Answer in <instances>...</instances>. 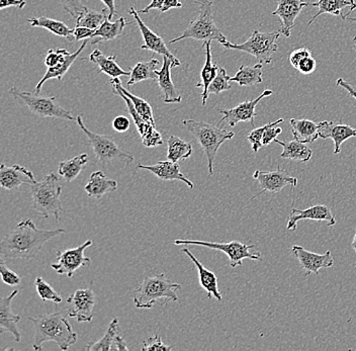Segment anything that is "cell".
Here are the masks:
<instances>
[{"mask_svg":"<svg viewBox=\"0 0 356 351\" xmlns=\"http://www.w3.org/2000/svg\"><path fill=\"white\" fill-rule=\"evenodd\" d=\"M64 229L44 230L38 228L33 220L26 219L17 224L0 243V254L8 259L32 261L49 240L64 234Z\"/></svg>","mask_w":356,"mask_h":351,"instance_id":"cell-1","label":"cell"},{"mask_svg":"<svg viewBox=\"0 0 356 351\" xmlns=\"http://www.w3.org/2000/svg\"><path fill=\"white\" fill-rule=\"evenodd\" d=\"M28 320L32 322L35 328L33 343L35 350H43L44 342L54 341L60 350L66 351L77 342V333L73 331L72 326L61 311L38 317H29Z\"/></svg>","mask_w":356,"mask_h":351,"instance_id":"cell-2","label":"cell"},{"mask_svg":"<svg viewBox=\"0 0 356 351\" xmlns=\"http://www.w3.org/2000/svg\"><path fill=\"white\" fill-rule=\"evenodd\" d=\"M29 188L32 193L33 211L44 219L54 217L58 223L63 210L60 199L63 186L60 184L57 174L49 173L41 181H37Z\"/></svg>","mask_w":356,"mask_h":351,"instance_id":"cell-3","label":"cell"},{"mask_svg":"<svg viewBox=\"0 0 356 351\" xmlns=\"http://www.w3.org/2000/svg\"><path fill=\"white\" fill-rule=\"evenodd\" d=\"M181 284L173 283L164 273L155 277H146L143 283L134 292V304L136 308L150 310L157 302L165 305L168 302L178 301V291Z\"/></svg>","mask_w":356,"mask_h":351,"instance_id":"cell-4","label":"cell"},{"mask_svg":"<svg viewBox=\"0 0 356 351\" xmlns=\"http://www.w3.org/2000/svg\"><path fill=\"white\" fill-rule=\"evenodd\" d=\"M182 124L199 142L200 147L204 149L208 158L209 174L213 175V162L218 151L225 142L233 139L235 133L225 130L219 124L211 125V124L195 121V120H184Z\"/></svg>","mask_w":356,"mask_h":351,"instance_id":"cell-5","label":"cell"},{"mask_svg":"<svg viewBox=\"0 0 356 351\" xmlns=\"http://www.w3.org/2000/svg\"><path fill=\"white\" fill-rule=\"evenodd\" d=\"M195 3L200 6L199 15L197 19H193L182 35L171 40L169 44L177 43L184 39L197 40L202 43L217 41L221 45L226 43L228 40L215 23L213 1L211 0H200V1L195 0Z\"/></svg>","mask_w":356,"mask_h":351,"instance_id":"cell-6","label":"cell"},{"mask_svg":"<svg viewBox=\"0 0 356 351\" xmlns=\"http://www.w3.org/2000/svg\"><path fill=\"white\" fill-rule=\"evenodd\" d=\"M76 122L78 126L88 138L89 145L92 148L93 153L100 163L104 164V166L113 163H122L124 165L132 163L134 161L132 153L122 150L113 137L91 132L86 128L82 115H77Z\"/></svg>","mask_w":356,"mask_h":351,"instance_id":"cell-7","label":"cell"},{"mask_svg":"<svg viewBox=\"0 0 356 351\" xmlns=\"http://www.w3.org/2000/svg\"><path fill=\"white\" fill-rule=\"evenodd\" d=\"M280 32L264 33L253 30L250 38L243 44H233L227 41L222 44L229 50L241 51L247 54L252 55L259 63L267 65L273 62V56L277 52V40Z\"/></svg>","mask_w":356,"mask_h":351,"instance_id":"cell-8","label":"cell"},{"mask_svg":"<svg viewBox=\"0 0 356 351\" xmlns=\"http://www.w3.org/2000/svg\"><path fill=\"white\" fill-rule=\"evenodd\" d=\"M10 93L17 101L28 106L29 110L41 117H53L72 121L73 115L70 111L62 108L56 101L57 97H42L29 91H21L17 88H11Z\"/></svg>","mask_w":356,"mask_h":351,"instance_id":"cell-9","label":"cell"},{"mask_svg":"<svg viewBox=\"0 0 356 351\" xmlns=\"http://www.w3.org/2000/svg\"><path fill=\"white\" fill-rule=\"evenodd\" d=\"M175 245H197L202 247L211 248L224 252L229 257V262L232 268L241 266L244 259L251 261H261L259 252H251L254 248L253 244H245L239 241L227 242V243H218V242L199 241V240L177 239L175 241Z\"/></svg>","mask_w":356,"mask_h":351,"instance_id":"cell-10","label":"cell"},{"mask_svg":"<svg viewBox=\"0 0 356 351\" xmlns=\"http://www.w3.org/2000/svg\"><path fill=\"white\" fill-rule=\"evenodd\" d=\"M110 83L111 84V88H113V93H115V95H119V97H122L124 102H126L127 110H128V113H130L131 117H132L134 124H135L136 129H137L138 133H139L140 137H141L142 143H143L145 147L154 148L157 147V146L163 145V138H162L161 134L156 130V126L148 123V122L137 112L132 101L120 90L115 79H111Z\"/></svg>","mask_w":356,"mask_h":351,"instance_id":"cell-11","label":"cell"},{"mask_svg":"<svg viewBox=\"0 0 356 351\" xmlns=\"http://www.w3.org/2000/svg\"><path fill=\"white\" fill-rule=\"evenodd\" d=\"M92 240H88L86 243L76 248L65 251H58V261L51 264V268L59 275H65L68 279L74 275L78 268L90 266L91 259L84 255V251L92 245Z\"/></svg>","mask_w":356,"mask_h":351,"instance_id":"cell-12","label":"cell"},{"mask_svg":"<svg viewBox=\"0 0 356 351\" xmlns=\"http://www.w3.org/2000/svg\"><path fill=\"white\" fill-rule=\"evenodd\" d=\"M95 305L97 295L91 288L77 290L67 300L69 317L75 318L79 323L92 321Z\"/></svg>","mask_w":356,"mask_h":351,"instance_id":"cell-13","label":"cell"},{"mask_svg":"<svg viewBox=\"0 0 356 351\" xmlns=\"http://www.w3.org/2000/svg\"><path fill=\"white\" fill-rule=\"evenodd\" d=\"M129 13H130L134 17V19H135L136 24H138V28H139L140 32H141L142 38H143L144 44L141 46L142 50L152 51V52L156 53V54L170 58L173 62V68L180 66L181 63H180L179 60L167 48L164 40L162 39L160 35L153 32L148 26H146L143 19L140 17V13H138V10H135L134 6H131V8H129Z\"/></svg>","mask_w":356,"mask_h":351,"instance_id":"cell-14","label":"cell"},{"mask_svg":"<svg viewBox=\"0 0 356 351\" xmlns=\"http://www.w3.org/2000/svg\"><path fill=\"white\" fill-rule=\"evenodd\" d=\"M253 179L258 181L260 188L262 190L253 199H256L258 195L266 192L277 193L282 192V188L286 186H291L293 188L298 186V179L291 177L288 171L282 170L280 166H278L275 170H256L253 174Z\"/></svg>","mask_w":356,"mask_h":351,"instance_id":"cell-15","label":"cell"},{"mask_svg":"<svg viewBox=\"0 0 356 351\" xmlns=\"http://www.w3.org/2000/svg\"><path fill=\"white\" fill-rule=\"evenodd\" d=\"M273 93V90H266L257 99H253V101L241 102L235 108H229V110H220L219 113L224 115V117L218 124L222 125L224 122H227L229 126H235L237 124L241 123V122H249V123L254 125L256 106L259 104L260 101L266 99V97H271Z\"/></svg>","mask_w":356,"mask_h":351,"instance_id":"cell-16","label":"cell"},{"mask_svg":"<svg viewBox=\"0 0 356 351\" xmlns=\"http://www.w3.org/2000/svg\"><path fill=\"white\" fill-rule=\"evenodd\" d=\"M291 255L299 261L300 268L306 275L312 273L318 275L322 268H330L334 266L331 251H327L324 254H318L305 250L302 246L293 245L291 247Z\"/></svg>","mask_w":356,"mask_h":351,"instance_id":"cell-17","label":"cell"},{"mask_svg":"<svg viewBox=\"0 0 356 351\" xmlns=\"http://www.w3.org/2000/svg\"><path fill=\"white\" fill-rule=\"evenodd\" d=\"M311 4L310 2L302 0H277V8L273 15H277L282 21L280 34L289 38L291 31L295 28L296 19L299 17L302 8Z\"/></svg>","mask_w":356,"mask_h":351,"instance_id":"cell-18","label":"cell"},{"mask_svg":"<svg viewBox=\"0 0 356 351\" xmlns=\"http://www.w3.org/2000/svg\"><path fill=\"white\" fill-rule=\"evenodd\" d=\"M300 220H313V221L327 222V226L332 227L336 224V219L332 214V211L326 204H317L311 206L306 210H297L293 208L291 215L288 218V226L289 231L297 230L298 222Z\"/></svg>","mask_w":356,"mask_h":351,"instance_id":"cell-19","label":"cell"},{"mask_svg":"<svg viewBox=\"0 0 356 351\" xmlns=\"http://www.w3.org/2000/svg\"><path fill=\"white\" fill-rule=\"evenodd\" d=\"M35 175L19 164L13 166L2 164L0 168V186L3 190H13L19 188L22 184L30 186L35 183Z\"/></svg>","mask_w":356,"mask_h":351,"instance_id":"cell-20","label":"cell"},{"mask_svg":"<svg viewBox=\"0 0 356 351\" xmlns=\"http://www.w3.org/2000/svg\"><path fill=\"white\" fill-rule=\"evenodd\" d=\"M19 291L15 290L10 295L3 297L0 301V334L4 332L10 333L15 337V341L19 343L22 341L21 331H19V322L21 316L13 314L11 309V302L19 295Z\"/></svg>","mask_w":356,"mask_h":351,"instance_id":"cell-21","label":"cell"},{"mask_svg":"<svg viewBox=\"0 0 356 351\" xmlns=\"http://www.w3.org/2000/svg\"><path fill=\"white\" fill-rule=\"evenodd\" d=\"M319 128V137L321 139L333 140L334 154L341 152V145L346 140L356 137V129L343 124H336L334 122L324 121L318 124Z\"/></svg>","mask_w":356,"mask_h":351,"instance_id":"cell-22","label":"cell"},{"mask_svg":"<svg viewBox=\"0 0 356 351\" xmlns=\"http://www.w3.org/2000/svg\"><path fill=\"white\" fill-rule=\"evenodd\" d=\"M137 168L150 171L151 173L157 177L158 179L164 181H178L184 182L191 190L195 188V184L193 181H189L188 177L180 170L179 164L175 162L167 160V161H159L154 165H143V164H138Z\"/></svg>","mask_w":356,"mask_h":351,"instance_id":"cell-23","label":"cell"},{"mask_svg":"<svg viewBox=\"0 0 356 351\" xmlns=\"http://www.w3.org/2000/svg\"><path fill=\"white\" fill-rule=\"evenodd\" d=\"M162 57H163L162 67L160 70L155 71L158 85L163 95L165 104H179L182 97L171 79V68H173L172 60L167 56Z\"/></svg>","mask_w":356,"mask_h":351,"instance_id":"cell-24","label":"cell"},{"mask_svg":"<svg viewBox=\"0 0 356 351\" xmlns=\"http://www.w3.org/2000/svg\"><path fill=\"white\" fill-rule=\"evenodd\" d=\"M311 4L315 8H318V12L307 24V28H309L319 15H324V13L338 15V17H341L342 19H347L353 10L356 8L355 0H318L317 2H313Z\"/></svg>","mask_w":356,"mask_h":351,"instance_id":"cell-25","label":"cell"},{"mask_svg":"<svg viewBox=\"0 0 356 351\" xmlns=\"http://www.w3.org/2000/svg\"><path fill=\"white\" fill-rule=\"evenodd\" d=\"M182 252L191 259V261L197 266V272H199L200 284L202 288H204L208 295L209 299L215 297L219 302H222V297L219 291V284H218V277L211 270L204 268L202 262L191 252L188 248H182Z\"/></svg>","mask_w":356,"mask_h":351,"instance_id":"cell-26","label":"cell"},{"mask_svg":"<svg viewBox=\"0 0 356 351\" xmlns=\"http://www.w3.org/2000/svg\"><path fill=\"white\" fill-rule=\"evenodd\" d=\"M88 40H84V41L82 42L81 46L78 48L76 52L70 53V54L67 55V56L64 58L59 64L54 66V67L48 68L47 72L44 73L43 79L38 82L37 86L35 88V90H33V93L39 95L40 93H41L42 88H43L44 82L48 81V80H62V79L65 76L66 73L68 72L69 69L72 66V64L74 63L77 57L81 54L82 51H83L84 49H86V47L88 46Z\"/></svg>","mask_w":356,"mask_h":351,"instance_id":"cell-27","label":"cell"},{"mask_svg":"<svg viewBox=\"0 0 356 351\" xmlns=\"http://www.w3.org/2000/svg\"><path fill=\"white\" fill-rule=\"evenodd\" d=\"M88 59L91 63L95 64L99 67V72L104 73L108 75L111 79H120L121 76H130L131 73L124 70L117 63L115 56H104L102 51L95 49L88 58H83V60Z\"/></svg>","mask_w":356,"mask_h":351,"instance_id":"cell-28","label":"cell"},{"mask_svg":"<svg viewBox=\"0 0 356 351\" xmlns=\"http://www.w3.org/2000/svg\"><path fill=\"white\" fill-rule=\"evenodd\" d=\"M118 190V182L106 177L102 171H95L91 173L88 184L84 190L89 197L102 199L106 193H113Z\"/></svg>","mask_w":356,"mask_h":351,"instance_id":"cell-29","label":"cell"},{"mask_svg":"<svg viewBox=\"0 0 356 351\" xmlns=\"http://www.w3.org/2000/svg\"><path fill=\"white\" fill-rule=\"evenodd\" d=\"M128 24L126 17H119L117 21L111 23V19L108 17L102 26L97 30H95L92 38L88 40V43L90 45H95V44L104 43V42L113 41V40L118 39V38L121 37L122 32H124V28Z\"/></svg>","mask_w":356,"mask_h":351,"instance_id":"cell-30","label":"cell"},{"mask_svg":"<svg viewBox=\"0 0 356 351\" xmlns=\"http://www.w3.org/2000/svg\"><path fill=\"white\" fill-rule=\"evenodd\" d=\"M211 43V42H206V43L202 44V47L206 48V63H204L202 72H200V81L195 84V88H204L202 93V106L207 104V101L209 99V88H210L213 80L217 76L218 70H219L217 64L213 62Z\"/></svg>","mask_w":356,"mask_h":351,"instance_id":"cell-31","label":"cell"},{"mask_svg":"<svg viewBox=\"0 0 356 351\" xmlns=\"http://www.w3.org/2000/svg\"><path fill=\"white\" fill-rule=\"evenodd\" d=\"M293 139L302 143H314L319 137L318 124L311 120L291 119L289 121Z\"/></svg>","mask_w":356,"mask_h":351,"instance_id":"cell-32","label":"cell"},{"mask_svg":"<svg viewBox=\"0 0 356 351\" xmlns=\"http://www.w3.org/2000/svg\"><path fill=\"white\" fill-rule=\"evenodd\" d=\"M275 143L280 144L282 147V153L280 157L284 159L295 160L299 162H308L312 158L313 151L302 142L293 140V141L284 142L275 140Z\"/></svg>","mask_w":356,"mask_h":351,"instance_id":"cell-33","label":"cell"},{"mask_svg":"<svg viewBox=\"0 0 356 351\" xmlns=\"http://www.w3.org/2000/svg\"><path fill=\"white\" fill-rule=\"evenodd\" d=\"M28 22L31 26H35V28H44V30H48L52 34L66 38L69 42H73V30L69 28L63 22L57 21V19H50V17H33V19H29Z\"/></svg>","mask_w":356,"mask_h":351,"instance_id":"cell-34","label":"cell"},{"mask_svg":"<svg viewBox=\"0 0 356 351\" xmlns=\"http://www.w3.org/2000/svg\"><path fill=\"white\" fill-rule=\"evenodd\" d=\"M88 161V155L86 153L77 155L72 159L62 161L58 168V174L67 182L75 181Z\"/></svg>","mask_w":356,"mask_h":351,"instance_id":"cell-35","label":"cell"},{"mask_svg":"<svg viewBox=\"0 0 356 351\" xmlns=\"http://www.w3.org/2000/svg\"><path fill=\"white\" fill-rule=\"evenodd\" d=\"M262 68L264 64L258 63L253 66H240L235 76L231 77V82H237L240 86H253L262 83Z\"/></svg>","mask_w":356,"mask_h":351,"instance_id":"cell-36","label":"cell"},{"mask_svg":"<svg viewBox=\"0 0 356 351\" xmlns=\"http://www.w3.org/2000/svg\"><path fill=\"white\" fill-rule=\"evenodd\" d=\"M167 158L178 163L180 160H186L193 154V146L188 142L177 136H170L167 141Z\"/></svg>","mask_w":356,"mask_h":351,"instance_id":"cell-37","label":"cell"},{"mask_svg":"<svg viewBox=\"0 0 356 351\" xmlns=\"http://www.w3.org/2000/svg\"><path fill=\"white\" fill-rule=\"evenodd\" d=\"M159 61L157 59H151L147 62H138L131 70L130 79L128 80V85H134L138 82L144 80H155L157 81V75L155 71Z\"/></svg>","mask_w":356,"mask_h":351,"instance_id":"cell-38","label":"cell"},{"mask_svg":"<svg viewBox=\"0 0 356 351\" xmlns=\"http://www.w3.org/2000/svg\"><path fill=\"white\" fill-rule=\"evenodd\" d=\"M119 333H121L120 332L119 318H113L110 325H108V330H106L104 336L99 339V341L89 342L86 350L88 351H110L111 350L113 341H115V336Z\"/></svg>","mask_w":356,"mask_h":351,"instance_id":"cell-39","label":"cell"},{"mask_svg":"<svg viewBox=\"0 0 356 351\" xmlns=\"http://www.w3.org/2000/svg\"><path fill=\"white\" fill-rule=\"evenodd\" d=\"M115 79V81L117 82L118 86H119L120 90L129 97V99L132 101L134 106H135L137 112L146 120L148 123H150L151 125L155 126V120L154 117H153V111L152 106L149 104V102L145 101V99H141V97H136L133 93H131L130 91L126 90V88H122V82L120 79Z\"/></svg>","mask_w":356,"mask_h":351,"instance_id":"cell-40","label":"cell"},{"mask_svg":"<svg viewBox=\"0 0 356 351\" xmlns=\"http://www.w3.org/2000/svg\"><path fill=\"white\" fill-rule=\"evenodd\" d=\"M106 12V10L97 12V10H88L86 8L76 19V26H86V28H91V30H97L102 23L106 21V17H108Z\"/></svg>","mask_w":356,"mask_h":351,"instance_id":"cell-41","label":"cell"},{"mask_svg":"<svg viewBox=\"0 0 356 351\" xmlns=\"http://www.w3.org/2000/svg\"><path fill=\"white\" fill-rule=\"evenodd\" d=\"M35 288H37L38 295L41 297L42 301L47 302L50 301L58 305V304L62 303L63 299H62L61 295L54 290L50 284L47 283L43 277H38L35 281Z\"/></svg>","mask_w":356,"mask_h":351,"instance_id":"cell-42","label":"cell"},{"mask_svg":"<svg viewBox=\"0 0 356 351\" xmlns=\"http://www.w3.org/2000/svg\"><path fill=\"white\" fill-rule=\"evenodd\" d=\"M231 77L227 74L226 69L219 67L218 70L217 76L211 82L210 88H209L208 93L209 95H220L222 91L230 90L232 88V85L230 84Z\"/></svg>","mask_w":356,"mask_h":351,"instance_id":"cell-43","label":"cell"},{"mask_svg":"<svg viewBox=\"0 0 356 351\" xmlns=\"http://www.w3.org/2000/svg\"><path fill=\"white\" fill-rule=\"evenodd\" d=\"M0 275H1L2 281L10 286H17L22 283V277L17 273L13 272L6 262L0 261Z\"/></svg>","mask_w":356,"mask_h":351,"instance_id":"cell-44","label":"cell"},{"mask_svg":"<svg viewBox=\"0 0 356 351\" xmlns=\"http://www.w3.org/2000/svg\"><path fill=\"white\" fill-rule=\"evenodd\" d=\"M284 122V119L277 120V121L271 123V125L266 129L264 132V137H262V145L268 146L270 145L273 142H275L277 139L278 135L282 134V129L277 125H280Z\"/></svg>","mask_w":356,"mask_h":351,"instance_id":"cell-45","label":"cell"},{"mask_svg":"<svg viewBox=\"0 0 356 351\" xmlns=\"http://www.w3.org/2000/svg\"><path fill=\"white\" fill-rule=\"evenodd\" d=\"M270 125L271 123L266 124V125H264V126L255 129V130H253L252 132L247 136V141L251 144L253 152L257 153L258 151H259V149L264 146L262 145V137H264V132H266V129Z\"/></svg>","mask_w":356,"mask_h":351,"instance_id":"cell-46","label":"cell"},{"mask_svg":"<svg viewBox=\"0 0 356 351\" xmlns=\"http://www.w3.org/2000/svg\"><path fill=\"white\" fill-rule=\"evenodd\" d=\"M61 4L64 10L74 19H77L86 8L81 0H61Z\"/></svg>","mask_w":356,"mask_h":351,"instance_id":"cell-47","label":"cell"},{"mask_svg":"<svg viewBox=\"0 0 356 351\" xmlns=\"http://www.w3.org/2000/svg\"><path fill=\"white\" fill-rule=\"evenodd\" d=\"M68 54H70V53H69L66 49H56V50L51 49V50H49L48 53H47L46 58H44V65L48 68L54 67V66L59 64Z\"/></svg>","mask_w":356,"mask_h":351,"instance_id":"cell-48","label":"cell"},{"mask_svg":"<svg viewBox=\"0 0 356 351\" xmlns=\"http://www.w3.org/2000/svg\"><path fill=\"white\" fill-rule=\"evenodd\" d=\"M144 351H155V350H171L172 346L165 345L162 341L160 335H154V336H150L148 339L145 340L143 348Z\"/></svg>","mask_w":356,"mask_h":351,"instance_id":"cell-49","label":"cell"},{"mask_svg":"<svg viewBox=\"0 0 356 351\" xmlns=\"http://www.w3.org/2000/svg\"><path fill=\"white\" fill-rule=\"evenodd\" d=\"M311 50H309L308 48L296 49L289 55V63H291L293 68L297 69L302 60H304L306 57L311 56Z\"/></svg>","mask_w":356,"mask_h":351,"instance_id":"cell-50","label":"cell"},{"mask_svg":"<svg viewBox=\"0 0 356 351\" xmlns=\"http://www.w3.org/2000/svg\"><path fill=\"white\" fill-rule=\"evenodd\" d=\"M317 68V62L313 56H308L302 60V62L298 66L297 70H299L302 74L310 75Z\"/></svg>","mask_w":356,"mask_h":351,"instance_id":"cell-51","label":"cell"},{"mask_svg":"<svg viewBox=\"0 0 356 351\" xmlns=\"http://www.w3.org/2000/svg\"><path fill=\"white\" fill-rule=\"evenodd\" d=\"M95 32V30H91V28H86V26H76L73 30V42L91 39Z\"/></svg>","mask_w":356,"mask_h":351,"instance_id":"cell-52","label":"cell"},{"mask_svg":"<svg viewBox=\"0 0 356 351\" xmlns=\"http://www.w3.org/2000/svg\"><path fill=\"white\" fill-rule=\"evenodd\" d=\"M130 120L124 115H118L113 119V130L119 133H124L130 129Z\"/></svg>","mask_w":356,"mask_h":351,"instance_id":"cell-53","label":"cell"},{"mask_svg":"<svg viewBox=\"0 0 356 351\" xmlns=\"http://www.w3.org/2000/svg\"><path fill=\"white\" fill-rule=\"evenodd\" d=\"M26 0H0V10L10 8V6H17L22 10L26 6Z\"/></svg>","mask_w":356,"mask_h":351,"instance_id":"cell-54","label":"cell"},{"mask_svg":"<svg viewBox=\"0 0 356 351\" xmlns=\"http://www.w3.org/2000/svg\"><path fill=\"white\" fill-rule=\"evenodd\" d=\"M122 350H129V346L127 345L126 341H124V337L122 336L121 333H119V334L115 336L111 351Z\"/></svg>","mask_w":356,"mask_h":351,"instance_id":"cell-55","label":"cell"},{"mask_svg":"<svg viewBox=\"0 0 356 351\" xmlns=\"http://www.w3.org/2000/svg\"><path fill=\"white\" fill-rule=\"evenodd\" d=\"M164 1H165V0H151V2L148 4V6H146V8H143V10H138V13H147L152 10H159L160 13H161L162 8H163Z\"/></svg>","mask_w":356,"mask_h":351,"instance_id":"cell-56","label":"cell"},{"mask_svg":"<svg viewBox=\"0 0 356 351\" xmlns=\"http://www.w3.org/2000/svg\"><path fill=\"white\" fill-rule=\"evenodd\" d=\"M336 85L344 88V90H346L347 92H348V95H350V97H353V99H356V90L355 88H353V85H351L350 83H348V82L345 81L344 79H337V82H336Z\"/></svg>","mask_w":356,"mask_h":351,"instance_id":"cell-57","label":"cell"},{"mask_svg":"<svg viewBox=\"0 0 356 351\" xmlns=\"http://www.w3.org/2000/svg\"><path fill=\"white\" fill-rule=\"evenodd\" d=\"M182 8V3L180 0H165L164 1L163 8H162L161 13L168 12L171 8Z\"/></svg>","mask_w":356,"mask_h":351,"instance_id":"cell-58","label":"cell"},{"mask_svg":"<svg viewBox=\"0 0 356 351\" xmlns=\"http://www.w3.org/2000/svg\"><path fill=\"white\" fill-rule=\"evenodd\" d=\"M104 4H106V8H108V19H113V17L115 15H117V8H115V0H102Z\"/></svg>","mask_w":356,"mask_h":351,"instance_id":"cell-59","label":"cell"},{"mask_svg":"<svg viewBox=\"0 0 356 351\" xmlns=\"http://www.w3.org/2000/svg\"><path fill=\"white\" fill-rule=\"evenodd\" d=\"M351 247H353V250H355V254H356V227H355V237H353V242H351ZM356 268V264H355Z\"/></svg>","mask_w":356,"mask_h":351,"instance_id":"cell-60","label":"cell"},{"mask_svg":"<svg viewBox=\"0 0 356 351\" xmlns=\"http://www.w3.org/2000/svg\"><path fill=\"white\" fill-rule=\"evenodd\" d=\"M347 19H350V21L355 22L356 23V17H348ZM353 49L356 51V35L353 38Z\"/></svg>","mask_w":356,"mask_h":351,"instance_id":"cell-61","label":"cell"}]
</instances>
